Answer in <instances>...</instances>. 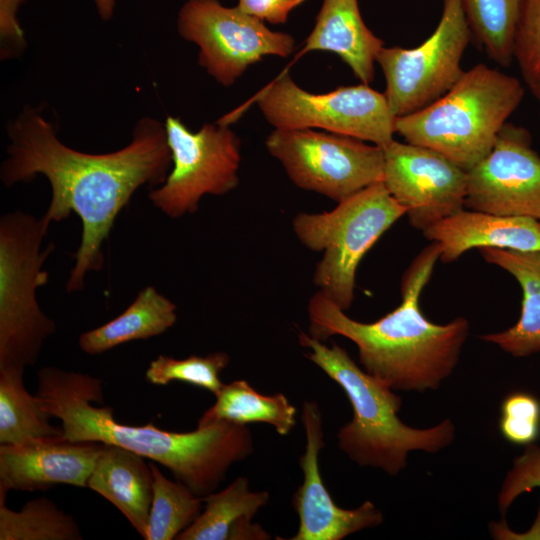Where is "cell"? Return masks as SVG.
I'll list each match as a JSON object with an SVG mask.
<instances>
[{"label":"cell","mask_w":540,"mask_h":540,"mask_svg":"<svg viewBox=\"0 0 540 540\" xmlns=\"http://www.w3.org/2000/svg\"><path fill=\"white\" fill-rule=\"evenodd\" d=\"M7 135L2 183L10 187L43 175L51 186L45 219L61 222L74 212L81 220V242L66 282L67 292L80 291L86 275L102 269L103 244L133 194L165 181L172 166L165 126L143 117L125 147L91 154L66 146L42 110L28 106L8 124Z\"/></svg>","instance_id":"6da1fadb"},{"label":"cell","mask_w":540,"mask_h":540,"mask_svg":"<svg viewBox=\"0 0 540 540\" xmlns=\"http://www.w3.org/2000/svg\"><path fill=\"white\" fill-rule=\"evenodd\" d=\"M36 396L51 417L62 423L71 441L120 446L165 466L194 494L205 497L218 488L230 467L250 456L254 442L247 425L214 422L190 432L162 430L152 423H119L103 403L101 380L89 374L47 366L38 371Z\"/></svg>","instance_id":"7a4b0ae2"},{"label":"cell","mask_w":540,"mask_h":540,"mask_svg":"<svg viewBox=\"0 0 540 540\" xmlns=\"http://www.w3.org/2000/svg\"><path fill=\"white\" fill-rule=\"evenodd\" d=\"M438 259L440 249L431 242L402 277L400 305L371 323L350 318L317 291L308 303V334L323 342L335 335L349 339L362 368L394 391L436 390L455 369L470 330L463 317L436 324L420 309Z\"/></svg>","instance_id":"3957f363"},{"label":"cell","mask_w":540,"mask_h":540,"mask_svg":"<svg viewBox=\"0 0 540 540\" xmlns=\"http://www.w3.org/2000/svg\"><path fill=\"white\" fill-rule=\"evenodd\" d=\"M299 343L306 357L336 382L346 394L353 411L350 422L337 434L338 447L361 467L398 475L412 451L437 453L453 443L455 424L450 419L428 428H414L398 416L402 400L393 389L359 367L336 343L300 332Z\"/></svg>","instance_id":"277c9868"},{"label":"cell","mask_w":540,"mask_h":540,"mask_svg":"<svg viewBox=\"0 0 540 540\" xmlns=\"http://www.w3.org/2000/svg\"><path fill=\"white\" fill-rule=\"evenodd\" d=\"M524 92L516 77L480 63L433 103L397 117L395 133L468 172L490 152Z\"/></svg>","instance_id":"5b68a950"},{"label":"cell","mask_w":540,"mask_h":540,"mask_svg":"<svg viewBox=\"0 0 540 540\" xmlns=\"http://www.w3.org/2000/svg\"><path fill=\"white\" fill-rule=\"evenodd\" d=\"M50 225L21 210L0 218V368L34 365L56 330L37 301L49 279L43 265L55 248L50 242L42 249Z\"/></svg>","instance_id":"8992f818"},{"label":"cell","mask_w":540,"mask_h":540,"mask_svg":"<svg viewBox=\"0 0 540 540\" xmlns=\"http://www.w3.org/2000/svg\"><path fill=\"white\" fill-rule=\"evenodd\" d=\"M404 215L405 209L382 181L338 202L331 211L298 213L292 221L297 239L323 254L313 274L318 292L347 311L362 258Z\"/></svg>","instance_id":"52a82bcc"},{"label":"cell","mask_w":540,"mask_h":540,"mask_svg":"<svg viewBox=\"0 0 540 540\" xmlns=\"http://www.w3.org/2000/svg\"><path fill=\"white\" fill-rule=\"evenodd\" d=\"M255 101L275 129H312L354 137L385 147L394 140L396 117L384 93L369 84L342 86L315 94L283 72Z\"/></svg>","instance_id":"ba28073f"},{"label":"cell","mask_w":540,"mask_h":540,"mask_svg":"<svg viewBox=\"0 0 540 540\" xmlns=\"http://www.w3.org/2000/svg\"><path fill=\"white\" fill-rule=\"evenodd\" d=\"M172 166L149 192L153 206L170 218L193 214L204 195L222 196L239 184L241 140L229 124L206 123L191 131L179 117L165 119Z\"/></svg>","instance_id":"9c48e42d"},{"label":"cell","mask_w":540,"mask_h":540,"mask_svg":"<svg viewBox=\"0 0 540 540\" xmlns=\"http://www.w3.org/2000/svg\"><path fill=\"white\" fill-rule=\"evenodd\" d=\"M267 151L299 188L338 202L383 180V148L312 129H274Z\"/></svg>","instance_id":"30bf717a"},{"label":"cell","mask_w":540,"mask_h":540,"mask_svg":"<svg viewBox=\"0 0 540 540\" xmlns=\"http://www.w3.org/2000/svg\"><path fill=\"white\" fill-rule=\"evenodd\" d=\"M442 1L440 20L424 42L414 48L383 46L377 54L384 94L396 118L436 101L464 71L461 60L472 34L460 1Z\"/></svg>","instance_id":"8fae6325"},{"label":"cell","mask_w":540,"mask_h":540,"mask_svg":"<svg viewBox=\"0 0 540 540\" xmlns=\"http://www.w3.org/2000/svg\"><path fill=\"white\" fill-rule=\"evenodd\" d=\"M177 30L199 47L198 63L222 86L229 87L264 56L288 57L292 35L272 31L263 21L218 0H187L179 10Z\"/></svg>","instance_id":"7c38bea8"},{"label":"cell","mask_w":540,"mask_h":540,"mask_svg":"<svg viewBox=\"0 0 540 540\" xmlns=\"http://www.w3.org/2000/svg\"><path fill=\"white\" fill-rule=\"evenodd\" d=\"M385 187L422 232L464 209L468 172L442 154L393 140L383 147Z\"/></svg>","instance_id":"4fadbf2b"},{"label":"cell","mask_w":540,"mask_h":540,"mask_svg":"<svg viewBox=\"0 0 540 540\" xmlns=\"http://www.w3.org/2000/svg\"><path fill=\"white\" fill-rule=\"evenodd\" d=\"M465 207L540 221V156L528 130L503 126L490 152L468 171Z\"/></svg>","instance_id":"5bb4252c"},{"label":"cell","mask_w":540,"mask_h":540,"mask_svg":"<svg viewBox=\"0 0 540 540\" xmlns=\"http://www.w3.org/2000/svg\"><path fill=\"white\" fill-rule=\"evenodd\" d=\"M302 421L306 435L305 451L299 458L303 482L292 497V507L299 526L291 540H342L345 537L380 525L382 512L365 501L355 509L339 507L323 483L319 454L324 447L322 417L315 401H305Z\"/></svg>","instance_id":"9a60e30c"},{"label":"cell","mask_w":540,"mask_h":540,"mask_svg":"<svg viewBox=\"0 0 540 540\" xmlns=\"http://www.w3.org/2000/svg\"><path fill=\"white\" fill-rule=\"evenodd\" d=\"M103 443L63 436L0 446V490H47L65 484L88 488Z\"/></svg>","instance_id":"2e32d148"},{"label":"cell","mask_w":540,"mask_h":540,"mask_svg":"<svg viewBox=\"0 0 540 540\" xmlns=\"http://www.w3.org/2000/svg\"><path fill=\"white\" fill-rule=\"evenodd\" d=\"M437 243L444 263L473 248L540 251V221L524 216H502L462 209L423 231Z\"/></svg>","instance_id":"e0dca14e"},{"label":"cell","mask_w":540,"mask_h":540,"mask_svg":"<svg viewBox=\"0 0 540 540\" xmlns=\"http://www.w3.org/2000/svg\"><path fill=\"white\" fill-rule=\"evenodd\" d=\"M384 42L364 23L358 0H323L315 25L299 53L338 55L364 84L374 80V63Z\"/></svg>","instance_id":"ac0fdd59"},{"label":"cell","mask_w":540,"mask_h":540,"mask_svg":"<svg viewBox=\"0 0 540 540\" xmlns=\"http://www.w3.org/2000/svg\"><path fill=\"white\" fill-rule=\"evenodd\" d=\"M88 488L113 504L145 539L154 477L144 457L120 446L103 444Z\"/></svg>","instance_id":"d6986e66"},{"label":"cell","mask_w":540,"mask_h":540,"mask_svg":"<svg viewBox=\"0 0 540 540\" xmlns=\"http://www.w3.org/2000/svg\"><path fill=\"white\" fill-rule=\"evenodd\" d=\"M486 262L509 272L522 288V310L515 325L480 338L514 357L540 352V251L485 247L479 249Z\"/></svg>","instance_id":"ffe728a7"},{"label":"cell","mask_w":540,"mask_h":540,"mask_svg":"<svg viewBox=\"0 0 540 540\" xmlns=\"http://www.w3.org/2000/svg\"><path fill=\"white\" fill-rule=\"evenodd\" d=\"M177 307L153 286H146L134 301L109 322L84 332L79 347L90 355H97L133 340L159 336L177 321Z\"/></svg>","instance_id":"44dd1931"},{"label":"cell","mask_w":540,"mask_h":540,"mask_svg":"<svg viewBox=\"0 0 540 540\" xmlns=\"http://www.w3.org/2000/svg\"><path fill=\"white\" fill-rule=\"evenodd\" d=\"M215 397V403L203 413L197 427L219 421L240 425L265 423L285 436L296 424L297 409L283 393L261 394L246 380L223 384Z\"/></svg>","instance_id":"7402d4cb"},{"label":"cell","mask_w":540,"mask_h":540,"mask_svg":"<svg viewBox=\"0 0 540 540\" xmlns=\"http://www.w3.org/2000/svg\"><path fill=\"white\" fill-rule=\"evenodd\" d=\"M24 368H0V444L17 445L59 437L62 428L51 425V415L23 382Z\"/></svg>","instance_id":"603a6c76"},{"label":"cell","mask_w":540,"mask_h":540,"mask_svg":"<svg viewBox=\"0 0 540 540\" xmlns=\"http://www.w3.org/2000/svg\"><path fill=\"white\" fill-rule=\"evenodd\" d=\"M204 510L176 540H229L233 529L252 520L269 501L267 491H251L249 480L238 477L226 488L203 497Z\"/></svg>","instance_id":"cb8c5ba5"},{"label":"cell","mask_w":540,"mask_h":540,"mask_svg":"<svg viewBox=\"0 0 540 540\" xmlns=\"http://www.w3.org/2000/svg\"><path fill=\"white\" fill-rule=\"evenodd\" d=\"M0 490V540H81L75 519L47 498L28 501L20 511L5 505Z\"/></svg>","instance_id":"d4e9b609"},{"label":"cell","mask_w":540,"mask_h":540,"mask_svg":"<svg viewBox=\"0 0 540 540\" xmlns=\"http://www.w3.org/2000/svg\"><path fill=\"white\" fill-rule=\"evenodd\" d=\"M471 34L489 58L502 67L514 60L521 0H459Z\"/></svg>","instance_id":"484cf974"},{"label":"cell","mask_w":540,"mask_h":540,"mask_svg":"<svg viewBox=\"0 0 540 540\" xmlns=\"http://www.w3.org/2000/svg\"><path fill=\"white\" fill-rule=\"evenodd\" d=\"M154 493L145 540H171L189 527L202 512L203 498L179 481L169 480L150 463Z\"/></svg>","instance_id":"4316f807"},{"label":"cell","mask_w":540,"mask_h":540,"mask_svg":"<svg viewBox=\"0 0 540 540\" xmlns=\"http://www.w3.org/2000/svg\"><path fill=\"white\" fill-rule=\"evenodd\" d=\"M229 361V355L221 351L184 359L159 355L150 362L145 377L153 385L165 386L172 381H181L215 395L224 384L220 380V373Z\"/></svg>","instance_id":"83f0119b"},{"label":"cell","mask_w":540,"mask_h":540,"mask_svg":"<svg viewBox=\"0 0 540 540\" xmlns=\"http://www.w3.org/2000/svg\"><path fill=\"white\" fill-rule=\"evenodd\" d=\"M514 59L531 92L540 90V0L520 2Z\"/></svg>","instance_id":"f1b7e54d"},{"label":"cell","mask_w":540,"mask_h":540,"mask_svg":"<svg viewBox=\"0 0 540 540\" xmlns=\"http://www.w3.org/2000/svg\"><path fill=\"white\" fill-rule=\"evenodd\" d=\"M499 429L510 443H535L540 435V400L525 391L508 394L501 404Z\"/></svg>","instance_id":"f546056e"},{"label":"cell","mask_w":540,"mask_h":540,"mask_svg":"<svg viewBox=\"0 0 540 540\" xmlns=\"http://www.w3.org/2000/svg\"><path fill=\"white\" fill-rule=\"evenodd\" d=\"M540 487V446L532 443L514 461L498 494V507L504 515L517 497Z\"/></svg>","instance_id":"4dcf8cb0"},{"label":"cell","mask_w":540,"mask_h":540,"mask_svg":"<svg viewBox=\"0 0 540 540\" xmlns=\"http://www.w3.org/2000/svg\"><path fill=\"white\" fill-rule=\"evenodd\" d=\"M26 0H0V58L9 60L22 54L27 46L18 12Z\"/></svg>","instance_id":"1f68e13d"},{"label":"cell","mask_w":540,"mask_h":540,"mask_svg":"<svg viewBox=\"0 0 540 540\" xmlns=\"http://www.w3.org/2000/svg\"><path fill=\"white\" fill-rule=\"evenodd\" d=\"M306 0H238L244 13L271 24L287 22L289 13Z\"/></svg>","instance_id":"d6a6232c"},{"label":"cell","mask_w":540,"mask_h":540,"mask_svg":"<svg viewBox=\"0 0 540 540\" xmlns=\"http://www.w3.org/2000/svg\"><path fill=\"white\" fill-rule=\"evenodd\" d=\"M97 13L104 21H109L115 12L116 0H93Z\"/></svg>","instance_id":"836d02e7"},{"label":"cell","mask_w":540,"mask_h":540,"mask_svg":"<svg viewBox=\"0 0 540 540\" xmlns=\"http://www.w3.org/2000/svg\"><path fill=\"white\" fill-rule=\"evenodd\" d=\"M533 95H534V96L536 97V99L538 100L539 107H540V90H538L537 92H535Z\"/></svg>","instance_id":"e575fe53"}]
</instances>
